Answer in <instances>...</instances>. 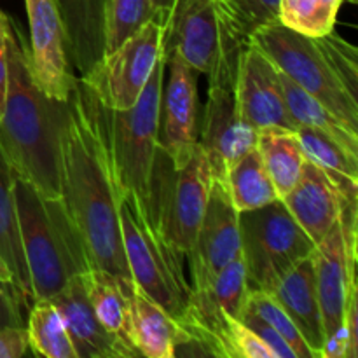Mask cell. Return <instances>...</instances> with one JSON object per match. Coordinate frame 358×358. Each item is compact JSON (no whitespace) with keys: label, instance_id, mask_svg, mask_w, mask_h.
<instances>
[{"label":"cell","instance_id":"44dd1931","mask_svg":"<svg viewBox=\"0 0 358 358\" xmlns=\"http://www.w3.org/2000/svg\"><path fill=\"white\" fill-rule=\"evenodd\" d=\"M14 180H16V171L0 145V261L9 271L17 292L27 303V308H30L35 297L20 238Z\"/></svg>","mask_w":358,"mask_h":358},{"label":"cell","instance_id":"484cf974","mask_svg":"<svg viewBox=\"0 0 358 358\" xmlns=\"http://www.w3.org/2000/svg\"><path fill=\"white\" fill-rule=\"evenodd\" d=\"M83 282L87 299L101 325L124 345L135 350L129 338V297L133 290H128L115 276L101 269L86 271L83 275Z\"/></svg>","mask_w":358,"mask_h":358},{"label":"cell","instance_id":"277c9868","mask_svg":"<svg viewBox=\"0 0 358 358\" xmlns=\"http://www.w3.org/2000/svg\"><path fill=\"white\" fill-rule=\"evenodd\" d=\"M14 198L34 297L51 299L73 276L90 271L86 255L66 219L62 199L41 194L17 175Z\"/></svg>","mask_w":358,"mask_h":358},{"label":"cell","instance_id":"d4e9b609","mask_svg":"<svg viewBox=\"0 0 358 358\" xmlns=\"http://www.w3.org/2000/svg\"><path fill=\"white\" fill-rule=\"evenodd\" d=\"M296 135L306 161L325 171L346 199L357 201L358 156L345 150L339 143L317 129L297 128Z\"/></svg>","mask_w":358,"mask_h":358},{"label":"cell","instance_id":"f1b7e54d","mask_svg":"<svg viewBox=\"0 0 358 358\" xmlns=\"http://www.w3.org/2000/svg\"><path fill=\"white\" fill-rule=\"evenodd\" d=\"M343 0H280L278 23L308 38L334 31Z\"/></svg>","mask_w":358,"mask_h":358},{"label":"cell","instance_id":"4dcf8cb0","mask_svg":"<svg viewBox=\"0 0 358 358\" xmlns=\"http://www.w3.org/2000/svg\"><path fill=\"white\" fill-rule=\"evenodd\" d=\"M243 308L254 311V313L257 315V317H261L266 324L271 325V327L285 339L287 345L290 346V350H292L296 358H315L313 352H311L310 346L306 345L303 336L299 334V331H297V327L294 325V322L290 320L289 315H287L285 310L276 303L275 297H273L271 294L248 292Z\"/></svg>","mask_w":358,"mask_h":358},{"label":"cell","instance_id":"7402d4cb","mask_svg":"<svg viewBox=\"0 0 358 358\" xmlns=\"http://www.w3.org/2000/svg\"><path fill=\"white\" fill-rule=\"evenodd\" d=\"M129 338L140 357H175V346H177L175 320L136 287H133L129 297Z\"/></svg>","mask_w":358,"mask_h":358},{"label":"cell","instance_id":"3957f363","mask_svg":"<svg viewBox=\"0 0 358 358\" xmlns=\"http://www.w3.org/2000/svg\"><path fill=\"white\" fill-rule=\"evenodd\" d=\"M164 73L166 58H161L136 103L126 110L105 107L93 87L80 77L86 83L115 189L121 198L135 199L140 208H145L149 201L154 164L161 149L159 114Z\"/></svg>","mask_w":358,"mask_h":358},{"label":"cell","instance_id":"8992f818","mask_svg":"<svg viewBox=\"0 0 358 358\" xmlns=\"http://www.w3.org/2000/svg\"><path fill=\"white\" fill-rule=\"evenodd\" d=\"M119 222L133 285L177 322L191 296L182 261L185 255L164 240L135 199L121 198Z\"/></svg>","mask_w":358,"mask_h":358},{"label":"cell","instance_id":"ac0fdd59","mask_svg":"<svg viewBox=\"0 0 358 358\" xmlns=\"http://www.w3.org/2000/svg\"><path fill=\"white\" fill-rule=\"evenodd\" d=\"M280 199L315 243L338 222L346 203H357L346 199L325 171L310 161L304 163L297 184Z\"/></svg>","mask_w":358,"mask_h":358},{"label":"cell","instance_id":"d6986e66","mask_svg":"<svg viewBox=\"0 0 358 358\" xmlns=\"http://www.w3.org/2000/svg\"><path fill=\"white\" fill-rule=\"evenodd\" d=\"M268 294L285 310L315 358H320L324 348V324L311 255L290 269Z\"/></svg>","mask_w":358,"mask_h":358},{"label":"cell","instance_id":"7c38bea8","mask_svg":"<svg viewBox=\"0 0 358 358\" xmlns=\"http://www.w3.org/2000/svg\"><path fill=\"white\" fill-rule=\"evenodd\" d=\"M30 24V65L45 96L66 101L77 76L70 58L69 35L56 0H24Z\"/></svg>","mask_w":358,"mask_h":358},{"label":"cell","instance_id":"7a4b0ae2","mask_svg":"<svg viewBox=\"0 0 358 358\" xmlns=\"http://www.w3.org/2000/svg\"><path fill=\"white\" fill-rule=\"evenodd\" d=\"M7 94L0 145L17 177L59 199V114L65 101L45 96L35 83L30 49L13 17L7 24Z\"/></svg>","mask_w":358,"mask_h":358},{"label":"cell","instance_id":"9c48e42d","mask_svg":"<svg viewBox=\"0 0 358 358\" xmlns=\"http://www.w3.org/2000/svg\"><path fill=\"white\" fill-rule=\"evenodd\" d=\"M311 259L324 324L320 358H346L343 318L350 292L357 285V203H346L338 222L317 243Z\"/></svg>","mask_w":358,"mask_h":358},{"label":"cell","instance_id":"ba28073f","mask_svg":"<svg viewBox=\"0 0 358 358\" xmlns=\"http://www.w3.org/2000/svg\"><path fill=\"white\" fill-rule=\"evenodd\" d=\"M315 247L282 199L240 212V257L248 292H271Z\"/></svg>","mask_w":358,"mask_h":358},{"label":"cell","instance_id":"e0dca14e","mask_svg":"<svg viewBox=\"0 0 358 358\" xmlns=\"http://www.w3.org/2000/svg\"><path fill=\"white\" fill-rule=\"evenodd\" d=\"M52 304L62 315L77 358H135L136 350L124 345L101 325L87 299L83 275H77L52 296Z\"/></svg>","mask_w":358,"mask_h":358},{"label":"cell","instance_id":"30bf717a","mask_svg":"<svg viewBox=\"0 0 358 358\" xmlns=\"http://www.w3.org/2000/svg\"><path fill=\"white\" fill-rule=\"evenodd\" d=\"M248 42L264 52L283 76L358 131V98L339 83L317 38H308L275 23L255 30Z\"/></svg>","mask_w":358,"mask_h":358},{"label":"cell","instance_id":"8fae6325","mask_svg":"<svg viewBox=\"0 0 358 358\" xmlns=\"http://www.w3.org/2000/svg\"><path fill=\"white\" fill-rule=\"evenodd\" d=\"M163 42V24L154 17L121 48L103 56L93 73L83 79L105 107L126 110L136 103L156 65L164 58Z\"/></svg>","mask_w":358,"mask_h":358},{"label":"cell","instance_id":"2e32d148","mask_svg":"<svg viewBox=\"0 0 358 358\" xmlns=\"http://www.w3.org/2000/svg\"><path fill=\"white\" fill-rule=\"evenodd\" d=\"M238 101L245 122L255 131L269 126L296 131L280 80V70L271 59L247 41L238 70Z\"/></svg>","mask_w":358,"mask_h":358},{"label":"cell","instance_id":"ffe728a7","mask_svg":"<svg viewBox=\"0 0 358 358\" xmlns=\"http://www.w3.org/2000/svg\"><path fill=\"white\" fill-rule=\"evenodd\" d=\"M70 58L79 77H87L103 59V0H56Z\"/></svg>","mask_w":358,"mask_h":358},{"label":"cell","instance_id":"d6a6232c","mask_svg":"<svg viewBox=\"0 0 358 358\" xmlns=\"http://www.w3.org/2000/svg\"><path fill=\"white\" fill-rule=\"evenodd\" d=\"M317 42L343 87L358 98V51L355 45L339 37L336 31L317 38Z\"/></svg>","mask_w":358,"mask_h":358},{"label":"cell","instance_id":"ab89813d","mask_svg":"<svg viewBox=\"0 0 358 358\" xmlns=\"http://www.w3.org/2000/svg\"><path fill=\"white\" fill-rule=\"evenodd\" d=\"M0 285H6V287H10V289H14L17 292V289H16V285H14V282H13V278H10V275H9V271H7V268L6 266H3V262L0 261ZM20 294V292H17ZM21 296V294H20ZM27 304V303H24Z\"/></svg>","mask_w":358,"mask_h":358},{"label":"cell","instance_id":"8d00e7d4","mask_svg":"<svg viewBox=\"0 0 358 358\" xmlns=\"http://www.w3.org/2000/svg\"><path fill=\"white\" fill-rule=\"evenodd\" d=\"M357 318H358V289L355 285L352 289V292H350L345 318H343V331H345V336H346V358L358 357Z\"/></svg>","mask_w":358,"mask_h":358},{"label":"cell","instance_id":"6da1fadb","mask_svg":"<svg viewBox=\"0 0 358 358\" xmlns=\"http://www.w3.org/2000/svg\"><path fill=\"white\" fill-rule=\"evenodd\" d=\"M58 140L59 199L87 266L110 273L133 290L119 222L121 196L112 178L86 83L80 77L62 107Z\"/></svg>","mask_w":358,"mask_h":358},{"label":"cell","instance_id":"83f0119b","mask_svg":"<svg viewBox=\"0 0 358 358\" xmlns=\"http://www.w3.org/2000/svg\"><path fill=\"white\" fill-rule=\"evenodd\" d=\"M24 324L34 353L48 358H77L62 315L49 299L34 301Z\"/></svg>","mask_w":358,"mask_h":358},{"label":"cell","instance_id":"1f68e13d","mask_svg":"<svg viewBox=\"0 0 358 358\" xmlns=\"http://www.w3.org/2000/svg\"><path fill=\"white\" fill-rule=\"evenodd\" d=\"M224 20L245 38L262 27L278 23L280 0H217Z\"/></svg>","mask_w":358,"mask_h":358},{"label":"cell","instance_id":"4fadbf2b","mask_svg":"<svg viewBox=\"0 0 358 358\" xmlns=\"http://www.w3.org/2000/svg\"><path fill=\"white\" fill-rule=\"evenodd\" d=\"M240 255V212L234 208L224 180L212 178L208 203L192 248L185 257L191 269V290L203 289Z\"/></svg>","mask_w":358,"mask_h":358},{"label":"cell","instance_id":"52a82bcc","mask_svg":"<svg viewBox=\"0 0 358 358\" xmlns=\"http://www.w3.org/2000/svg\"><path fill=\"white\" fill-rule=\"evenodd\" d=\"M212 178L208 156L199 142L191 159L180 170H175L163 149L157 152L149 201L142 210L164 240L184 255L194 245L208 203Z\"/></svg>","mask_w":358,"mask_h":358},{"label":"cell","instance_id":"603a6c76","mask_svg":"<svg viewBox=\"0 0 358 358\" xmlns=\"http://www.w3.org/2000/svg\"><path fill=\"white\" fill-rule=\"evenodd\" d=\"M255 149L261 154L276 192L283 198L297 184L306 163L296 131L276 126L259 129Z\"/></svg>","mask_w":358,"mask_h":358},{"label":"cell","instance_id":"f35d334b","mask_svg":"<svg viewBox=\"0 0 358 358\" xmlns=\"http://www.w3.org/2000/svg\"><path fill=\"white\" fill-rule=\"evenodd\" d=\"M150 2H152L154 9H156L157 20H159V23L163 24V28H164L168 17H170L171 9H173V6H175V0H150Z\"/></svg>","mask_w":358,"mask_h":358},{"label":"cell","instance_id":"e575fe53","mask_svg":"<svg viewBox=\"0 0 358 358\" xmlns=\"http://www.w3.org/2000/svg\"><path fill=\"white\" fill-rule=\"evenodd\" d=\"M23 310H27L23 297L10 287L0 285V329L23 327Z\"/></svg>","mask_w":358,"mask_h":358},{"label":"cell","instance_id":"cb8c5ba5","mask_svg":"<svg viewBox=\"0 0 358 358\" xmlns=\"http://www.w3.org/2000/svg\"><path fill=\"white\" fill-rule=\"evenodd\" d=\"M283 98L287 110L297 128H311L324 133L329 138L343 147L348 152L358 156V131L350 128L338 115L332 114L324 103L311 96L310 93L294 84L287 76L280 72Z\"/></svg>","mask_w":358,"mask_h":358},{"label":"cell","instance_id":"9a60e30c","mask_svg":"<svg viewBox=\"0 0 358 358\" xmlns=\"http://www.w3.org/2000/svg\"><path fill=\"white\" fill-rule=\"evenodd\" d=\"M222 14L217 0H175L164 24V58L177 56L189 69L208 73L219 52Z\"/></svg>","mask_w":358,"mask_h":358},{"label":"cell","instance_id":"836d02e7","mask_svg":"<svg viewBox=\"0 0 358 358\" xmlns=\"http://www.w3.org/2000/svg\"><path fill=\"white\" fill-rule=\"evenodd\" d=\"M240 320L259 336V339H261V341L268 346L269 352L273 353V358H296L294 352L290 350V346L287 345L285 339H283L271 325L266 324L261 317H257L254 311L243 308L240 315Z\"/></svg>","mask_w":358,"mask_h":358},{"label":"cell","instance_id":"f546056e","mask_svg":"<svg viewBox=\"0 0 358 358\" xmlns=\"http://www.w3.org/2000/svg\"><path fill=\"white\" fill-rule=\"evenodd\" d=\"M154 17L157 13L150 0H103V56L121 48Z\"/></svg>","mask_w":358,"mask_h":358},{"label":"cell","instance_id":"d590c367","mask_svg":"<svg viewBox=\"0 0 358 358\" xmlns=\"http://www.w3.org/2000/svg\"><path fill=\"white\" fill-rule=\"evenodd\" d=\"M27 327L0 329V358H21L28 352Z\"/></svg>","mask_w":358,"mask_h":358},{"label":"cell","instance_id":"5b68a950","mask_svg":"<svg viewBox=\"0 0 358 358\" xmlns=\"http://www.w3.org/2000/svg\"><path fill=\"white\" fill-rule=\"evenodd\" d=\"M247 41L222 16L219 52L206 73L208 98L198 140L208 156L212 175L220 180L226 177L227 168L254 149L257 142V131L241 117L238 101V70Z\"/></svg>","mask_w":358,"mask_h":358},{"label":"cell","instance_id":"4316f807","mask_svg":"<svg viewBox=\"0 0 358 358\" xmlns=\"http://www.w3.org/2000/svg\"><path fill=\"white\" fill-rule=\"evenodd\" d=\"M224 184L238 212L262 208L280 199L255 147L227 168Z\"/></svg>","mask_w":358,"mask_h":358},{"label":"cell","instance_id":"60d3db41","mask_svg":"<svg viewBox=\"0 0 358 358\" xmlns=\"http://www.w3.org/2000/svg\"><path fill=\"white\" fill-rule=\"evenodd\" d=\"M343 2H350V3H357L358 0H343Z\"/></svg>","mask_w":358,"mask_h":358},{"label":"cell","instance_id":"74e56055","mask_svg":"<svg viewBox=\"0 0 358 358\" xmlns=\"http://www.w3.org/2000/svg\"><path fill=\"white\" fill-rule=\"evenodd\" d=\"M7 24H9V16L0 9V117L3 114V105H6L7 94Z\"/></svg>","mask_w":358,"mask_h":358},{"label":"cell","instance_id":"5bb4252c","mask_svg":"<svg viewBox=\"0 0 358 358\" xmlns=\"http://www.w3.org/2000/svg\"><path fill=\"white\" fill-rule=\"evenodd\" d=\"M168 79L164 77L161 94L159 143L180 170L191 159L199 140L198 76L177 56L166 59Z\"/></svg>","mask_w":358,"mask_h":358}]
</instances>
